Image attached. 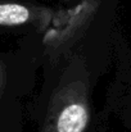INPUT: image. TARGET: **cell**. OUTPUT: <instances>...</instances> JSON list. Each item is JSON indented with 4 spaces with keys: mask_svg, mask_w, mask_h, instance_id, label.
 <instances>
[{
    "mask_svg": "<svg viewBox=\"0 0 131 132\" xmlns=\"http://www.w3.org/2000/svg\"><path fill=\"white\" fill-rule=\"evenodd\" d=\"M129 53V49L122 50L121 40L117 39L118 69L109 94L108 106L125 130L131 132V56Z\"/></svg>",
    "mask_w": 131,
    "mask_h": 132,
    "instance_id": "cell-3",
    "label": "cell"
},
{
    "mask_svg": "<svg viewBox=\"0 0 131 132\" xmlns=\"http://www.w3.org/2000/svg\"><path fill=\"white\" fill-rule=\"evenodd\" d=\"M63 12L60 15L55 10L21 0H0V28L13 30L32 27L36 31H43L48 27L59 26L68 15Z\"/></svg>",
    "mask_w": 131,
    "mask_h": 132,
    "instance_id": "cell-2",
    "label": "cell"
},
{
    "mask_svg": "<svg viewBox=\"0 0 131 132\" xmlns=\"http://www.w3.org/2000/svg\"><path fill=\"white\" fill-rule=\"evenodd\" d=\"M100 8L77 12L45 39V53L59 73L55 72L49 97L41 108L37 132L98 131L100 123L93 105L95 76L89 44L100 21Z\"/></svg>",
    "mask_w": 131,
    "mask_h": 132,
    "instance_id": "cell-1",
    "label": "cell"
},
{
    "mask_svg": "<svg viewBox=\"0 0 131 132\" xmlns=\"http://www.w3.org/2000/svg\"><path fill=\"white\" fill-rule=\"evenodd\" d=\"M6 85V67L3 60H0V99L4 94V88Z\"/></svg>",
    "mask_w": 131,
    "mask_h": 132,
    "instance_id": "cell-4",
    "label": "cell"
}]
</instances>
